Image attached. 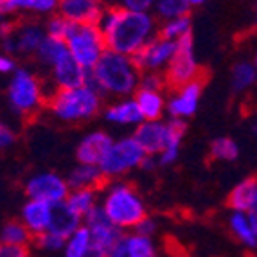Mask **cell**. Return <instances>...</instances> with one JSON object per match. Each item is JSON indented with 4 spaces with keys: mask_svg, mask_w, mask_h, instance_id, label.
<instances>
[{
    "mask_svg": "<svg viewBox=\"0 0 257 257\" xmlns=\"http://www.w3.org/2000/svg\"><path fill=\"white\" fill-rule=\"evenodd\" d=\"M61 0H6L0 2V9L4 17L11 15H40L49 17L56 15L60 9Z\"/></svg>",
    "mask_w": 257,
    "mask_h": 257,
    "instance_id": "obj_20",
    "label": "cell"
},
{
    "mask_svg": "<svg viewBox=\"0 0 257 257\" xmlns=\"http://www.w3.org/2000/svg\"><path fill=\"white\" fill-rule=\"evenodd\" d=\"M47 106L54 119L67 124H77L94 119L97 113H101L103 95L90 83H86L76 88L56 90L54 94L49 95Z\"/></svg>",
    "mask_w": 257,
    "mask_h": 257,
    "instance_id": "obj_4",
    "label": "cell"
},
{
    "mask_svg": "<svg viewBox=\"0 0 257 257\" xmlns=\"http://www.w3.org/2000/svg\"><path fill=\"white\" fill-rule=\"evenodd\" d=\"M45 38H47L45 27L26 22L15 27L8 36H2V51L9 56H36Z\"/></svg>",
    "mask_w": 257,
    "mask_h": 257,
    "instance_id": "obj_10",
    "label": "cell"
},
{
    "mask_svg": "<svg viewBox=\"0 0 257 257\" xmlns=\"http://www.w3.org/2000/svg\"><path fill=\"white\" fill-rule=\"evenodd\" d=\"M104 119L110 124L115 126H133L137 128L141 122H144V117L141 113L135 97H124L117 99L115 103H111L110 106H106L104 110Z\"/></svg>",
    "mask_w": 257,
    "mask_h": 257,
    "instance_id": "obj_19",
    "label": "cell"
},
{
    "mask_svg": "<svg viewBox=\"0 0 257 257\" xmlns=\"http://www.w3.org/2000/svg\"><path fill=\"white\" fill-rule=\"evenodd\" d=\"M106 257H130L128 255V250H126V243L124 239L120 241L117 246H113V248L110 250V252H106Z\"/></svg>",
    "mask_w": 257,
    "mask_h": 257,
    "instance_id": "obj_44",
    "label": "cell"
},
{
    "mask_svg": "<svg viewBox=\"0 0 257 257\" xmlns=\"http://www.w3.org/2000/svg\"><path fill=\"white\" fill-rule=\"evenodd\" d=\"M250 132H252V135H255L257 137V117L250 122Z\"/></svg>",
    "mask_w": 257,
    "mask_h": 257,
    "instance_id": "obj_48",
    "label": "cell"
},
{
    "mask_svg": "<svg viewBox=\"0 0 257 257\" xmlns=\"http://www.w3.org/2000/svg\"><path fill=\"white\" fill-rule=\"evenodd\" d=\"M27 200H38L49 205L67 202L70 194V185L67 178L54 171H40L31 175L24 185Z\"/></svg>",
    "mask_w": 257,
    "mask_h": 257,
    "instance_id": "obj_8",
    "label": "cell"
},
{
    "mask_svg": "<svg viewBox=\"0 0 257 257\" xmlns=\"http://www.w3.org/2000/svg\"><path fill=\"white\" fill-rule=\"evenodd\" d=\"M209 0H189V4H191V8H196V6H203L207 4Z\"/></svg>",
    "mask_w": 257,
    "mask_h": 257,
    "instance_id": "obj_47",
    "label": "cell"
},
{
    "mask_svg": "<svg viewBox=\"0 0 257 257\" xmlns=\"http://www.w3.org/2000/svg\"><path fill=\"white\" fill-rule=\"evenodd\" d=\"M230 81L234 92H246L250 90L257 81V70L253 61H237L234 67H232L230 74Z\"/></svg>",
    "mask_w": 257,
    "mask_h": 257,
    "instance_id": "obj_30",
    "label": "cell"
},
{
    "mask_svg": "<svg viewBox=\"0 0 257 257\" xmlns=\"http://www.w3.org/2000/svg\"><path fill=\"white\" fill-rule=\"evenodd\" d=\"M209 153L218 162H234L239 157V146L230 137H218L210 142Z\"/></svg>",
    "mask_w": 257,
    "mask_h": 257,
    "instance_id": "obj_34",
    "label": "cell"
},
{
    "mask_svg": "<svg viewBox=\"0 0 257 257\" xmlns=\"http://www.w3.org/2000/svg\"><path fill=\"white\" fill-rule=\"evenodd\" d=\"M257 178H244L239 184L234 185V189L228 194V207L232 210H244L248 212L252 205V198L255 193Z\"/></svg>",
    "mask_w": 257,
    "mask_h": 257,
    "instance_id": "obj_28",
    "label": "cell"
},
{
    "mask_svg": "<svg viewBox=\"0 0 257 257\" xmlns=\"http://www.w3.org/2000/svg\"><path fill=\"white\" fill-rule=\"evenodd\" d=\"M113 139L110 133L103 130H95L83 135V139L77 142L76 148V159L77 164H92V166H101L103 159L110 151Z\"/></svg>",
    "mask_w": 257,
    "mask_h": 257,
    "instance_id": "obj_15",
    "label": "cell"
},
{
    "mask_svg": "<svg viewBox=\"0 0 257 257\" xmlns=\"http://www.w3.org/2000/svg\"><path fill=\"white\" fill-rule=\"evenodd\" d=\"M97 26L103 31L108 51L130 58L141 52V49L160 33V27L151 13L128 11L120 6L106 8Z\"/></svg>",
    "mask_w": 257,
    "mask_h": 257,
    "instance_id": "obj_1",
    "label": "cell"
},
{
    "mask_svg": "<svg viewBox=\"0 0 257 257\" xmlns=\"http://www.w3.org/2000/svg\"><path fill=\"white\" fill-rule=\"evenodd\" d=\"M85 257H106V252H103V250H99L97 246H92L90 252L86 253Z\"/></svg>",
    "mask_w": 257,
    "mask_h": 257,
    "instance_id": "obj_45",
    "label": "cell"
},
{
    "mask_svg": "<svg viewBox=\"0 0 257 257\" xmlns=\"http://www.w3.org/2000/svg\"><path fill=\"white\" fill-rule=\"evenodd\" d=\"M176 52V42L164 38V36H155L148 45L141 49V52L133 56L141 72H164L173 61Z\"/></svg>",
    "mask_w": 257,
    "mask_h": 257,
    "instance_id": "obj_11",
    "label": "cell"
},
{
    "mask_svg": "<svg viewBox=\"0 0 257 257\" xmlns=\"http://www.w3.org/2000/svg\"><path fill=\"white\" fill-rule=\"evenodd\" d=\"M255 17H257V8H255Z\"/></svg>",
    "mask_w": 257,
    "mask_h": 257,
    "instance_id": "obj_50",
    "label": "cell"
},
{
    "mask_svg": "<svg viewBox=\"0 0 257 257\" xmlns=\"http://www.w3.org/2000/svg\"><path fill=\"white\" fill-rule=\"evenodd\" d=\"M141 70L133 58L106 51L90 70V85L99 94L117 99L133 97L141 85Z\"/></svg>",
    "mask_w": 257,
    "mask_h": 257,
    "instance_id": "obj_2",
    "label": "cell"
},
{
    "mask_svg": "<svg viewBox=\"0 0 257 257\" xmlns=\"http://www.w3.org/2000/svg\"><path fill=\"white\" fill-rule=\"evenodd\" d=\"M248 212H252V214L257 216V185H255V193H253V198H252V205H250V210Z\"/></svg>",
    "mask_w": 257,
    "mask_h": 257,
    "instance_id": "obj_46",
    "label": "cell"
},
{
    "mask_svg": "<svg viewBox=\"0 0 257 257\" xmlns=\"http://www.w3.org/2000/svg\"><path fill=\"white\" fill-rule=\"evenodd\" d=\"M191 31H193V22L189 15L184 17H176L169 18V20H164V24L160 26V36L171 40V42H180L184 38L191 36Z\"/></svg>",
    "mask_w": 257,
    "mask_h": 257,
    "instance_id": "obj_32",
    "label": "cell"
},
{
    "mask_svg": "<svg viewBox=\"0 0 257 257\" xmlns=\"http://www.w3.org/2000/svg\"><path fill=\"white\" fill-rule=\"evenodd\" d=\"M148 159L146 151L142 150L141 144L135 141L133 135L130 137H120L113 141L110 151L101 162V171L110 180H119L120 176L128 175L142 167L144 160Z\"/></svg>",
    "mask_w": 257,
    "mask_h": 257,
    "instance_id": "obj_6",
    "label": "cell"
},
{
    "mask_svg": "<svg viewBox=\"0 0 257 257\" xmlns=\"http://www.w3.org/2000/svg\"><path fill=\"white\" fill-rule=\"evenodd\" d=\"M72 29H74L72 22H70L69 18L61 17L60 13L52 15L47 20V24H45V33H47V36L56 38V40H63V42H67V38L70 36Z\"/></svg>",
    "mask_w": 257,
    "mask_h": 257,
    "instance_id": "obj_36",
    "label": "cell"
},
{
    "mask_svg": "<svg viewBox=\"0 0 257 257\" xmlns=\"http://www.w3.org/2000/svg\"><path fill=\"white\" fill-rule=\"evenodd\" d=\"M124 243L130 257H159L153 237L132 232V234H126L124 236Z\"/></svg>",
    "mask_w": 257,
    "mask_h": 257,
    "instance_id": "obj_33",
    "label": "cell"
},
{
    "mask_svg": "<svg viewBox=\"0 0 257 257\" xmlns=\"http://www.w3.org/2000/svg\"><path fill=\"white\" fill-rule=\"evenodd\" d=\"M133 232L142 234V236L153 237L155 234H157V221H155L153 218H150V216H146V218L142 219L137 227H135V230H133Z\"/></svg>",
    "mask_w": 257,
    "mask_h": 257,
    "instance_id": "obj_42",
    "label": "cell"
},
{
    "mask_svg": "<svg viewBox=\"0 0 257 257\" xmlns=\"http://www.w3.org/2000/svg\"><path fill=\"white\" fill-rule=\"evenodd\" d=\"M0 241H2V244L29 246L35 241V236L20 219H11V221H6L0 228Z\"/></svg>",
    "mask_w": 257,
    "mask_h": 257,
    "instance_id": "obj_27",
    "label": "cell"
},
{
    "mask_svg": "<svg viewBox=\"0 0 257 257\" xmlns=\"http://www.w3.org/2000/svg\"><path fill=\"white\" fill-rule=\"evenodd\" d=\"M15 142H17V132H15L13 126L4 122V124L0 126V148L8 150V148L15 146Z\"/></svg>",
    "mask_w": 257,
    "mask_h": 257,
    "instance_id": "obj_40",
    "label": "cell"
},
{
    "mask_svg": "<svg viewBox=\"0 0 257 257\" xmlns=\"http://www.w3.org/2000/svg\"><path fill=\"white\" fill-rule=\"evenodd\" d=\"M133 97L141 108L144 120H160L164 113H167V97L164 95V92L139 88Z\"/></svg>",
    "mask_w": 257,
    "mask_h": 257,
    "instance_id": "obj_23",
    "label": "cell"
},
{
    "mask_svg": "<svg viewBox=\"0 0 257 257\" xmlns=\"http://www.w3.org/2000/svg\"><path fill=\"white\" fill-rule=\"evenodd\" d=\"M99 203L120 230H135L139 223L146 218V203L132 184L122 180H111L104 185Z\"/></svg>",
    "mask_w": 257,
    "mask_h": 257,
    "instance_id": "obj_3",
    "label": "cell"
},
{
    "mask_svg": "<svg viewBox=\"0 0 257 257\" xmlns=\"http://www.w3.org/2000/svg\"><path fill=\"white\" fill-rule=\"evenodd\" d=\"M104 11L106 8L103 0H61L58 9V13L69 18L74 26H86V24L97 26Z\"/></svg>",
    "mask_w": 257,
    "mask_h": 257,
    "instance_id": "obj_16",
    "label": "cell"
},
{
    "mask_svg": "<svg viewBox=\"0 0 257 257\" xmlns=\"http://www.w3.org/2000/svg\"><path fill=\"white\" fill-rule=\"evenodd\" d=\"M83 225L90 230L94 246H97V248L103 250V252H110V250L113 248V246H117L126 236L124 230L117 228L115 225L110 221V218H108L106 212L103 210L101 203L83 218Z\"/></svg>",
    "mask_w": 257,
    "mask_h": 257,
    "instance_id": "obj_12",
    "label": "cell"
},
{
    "mask_svg": "<svg viewBox=\"0 0 257 257\" xmlns=\"http://www.w3.org/2000/svg\"><path fill=\"white\" fill-rule=\"evenodd\" d=\"M155 6H157V0H120V8L137 11V13H150Z\"/></svg>",
    "mask_w": 257,
    "mask_h": 257,
    "instance_id": "obj_39",
    "label": "cell"
},
{
    "mask_svg": "<svg viewBox=\"0 0 257 257\" xmlns=\"http://www.w3.org/2000/svg\"><path fill=\"white\" fill-rule=\"evenodd\" d=\"M18 70V65H17V60H15V56H9V54H4L0 56V72L4 74V76H11Z\"/></svg>",
    "mask_w": 257,
    "mask_h": 257,
    "instance_id": "obj_43",
    "label": "cell"
},
{
    "mask_svg": "<svg viewBox=\"0 0 257 257\" xmlns=\"http://www.w3.org/2000/svg\"><path fill=\"white\" fill-rule=\"evenodd\" d=\"M0 257H29V246L0 244Z\"/></svg>",
    "mask_w": 257,
    "mask_h": 257,
    "instance_id": "obj_41",
    "label": "cell"
},
{
    "mask_svg": "<svg viewBox=\"0 0 257 257\" xmlns=\"http://www.w3.org/2000/svg\"><path fill=\"white\" fill-rule=\"evenodd\" d=\"M69 52L70 51H69V47H67V42L47 36V38L43 40L42 47L36 52V60H38L43 67L52 69V67H54L61 58H65V56L69 54Z\"/></svg>",
    "mask_w": 257,
    "mask_h": 257,
    "instance_id": "obj_29",
    "label": "cell"
},
{
    "mask_svg": "<svg viewBox=\"0 0 257 257\" xmlns=\"http://www.w3.org/2000/svg\"><path fill=\"white\" fill-rule=\"evenodd\" d=\"M167 124H169V141H167L166 150L157 157L159 166H171V164H175L176 160H178L182 139H184L185 128H187L185 120H180V119H169Z\"/></svg>",
    "mask_w": 257,
    "mask_h": 257,
    "instance_id": "obj_25",
    "label": "cell"
},
{
    "mask_svg": "<svg viewBox=\"0 0 257 257\" xmlns=\"http://www.w3.org/2000/svg\"><path fill=\"white\" fill-rule=\"evenodd\" d=\"M166 85H167V79L164 72H142L141 74V85H139V88H142V90L164 92V86Z\"/></svg>",
    "mask_w": 257,
    "mask_h": 257,
    "instance_id": "obj_38",
    "label": "cell"
},
{
    "mask_svg": "<svg viewBox=\"0 0 257 257\" xmlns=\"http://www.w3.org/2000/svg\"><path fill=\"white\" fill-rule=\"evenodd\" d=\"M135 141L146 151L148 157H159L169 141V124L167 120H144L133 132Z\"/></svg>",
    "mask_w": 257,
    "mask_h": 257,
    "instance_id": "obj_14",
    "label": "cell"
},
{
    "mask_svg": "<svg viewBox=\"0 0 257 257\" xmlns=\"http://www.w3.org/2000/svg\"><path fill=\"white\" fill-rule=\"evenodd\" d=\"M67 47L74 60L86 70L94 69L99 60L104 56V52L108 51L103 31L95 24L74 26L72 33L67 38Z\"/></svg>",
    "mask_w": 257,
    "mask_h": 257,
    "instance_id": "obj_7",
    "label": "cell"
},
{
    "mask_svg": "<svg viewBox=\"0 0 257 257\" xmlns=\"http://www.w3.org/2000/svg\"><path fill=\"white\" fill-rule=\"evenodd\" d=\"M228 228L237 241L246 248H257V216L244 210H232Z\"/></svg>",
    "mask_w": 257,
    "mask_h": 257,
    "instance_id": "obj_21",
    "label": "cell"
},
{
    "mask_svg": "<svg viewBox=\"0 0 257 257\" xmlns=\"http://www.w3.org/2000/svg\"><path fill=\"white\" fill-rule=\"evenodd\" d=\"M33 243L36 244V248L43 250V252H63L65 243H67V237L60 236V234H54V232H43L40 236L35 237Z\"/></svg>",
    "mask_w": 257,
    "mask_h": 257,
    "instance_id": "obj_37",
    "label": "cell"
},
{
    "mask_svg": "<svg viewBox=\"0 0 257 257\" xmlns=\"http://www.w3.org/2000/svg\"><path fill=\"white\" fill-rule=\"evenodd\" d=\"M94 246L92 243L90 230L83 225L81 228H77L72 236L67 237L63 248V257H85L86 253L90 252V248Z\"/></svg>",
    "mask_w": 257,
    "mask_h": 257,
    "instance_id": "obj_31",
    "label": "cell"
},
{
    "mask_svg": "<svg viewBox=\"0 0 257 257\" xmlns=\"http://www.w3.org/2000/svg\"><path fill=\"white\" fill-rule=\"evenodd\" d=\"M6 99L9 110L18 117H31L49 103V95L45 94V86L31 69L18 67L15 74H11L6 86Z\"/></svg>",
    "mask_w": 257,
    "mask_h": 257,
    "instance_id": "obj_5",
    "label": "cell"
},
{
    "mask_svg": "<svg viewBox=\"0 0 257 257\" xmlns=\"http://www.w3.org/2000/svg\"><path fill=\"white\" fill-rule=\"evenodd\" d=\"M253 65H255V70H257V52H255V56H253Z\"/></svg>",
    "mask_w": 257,
    "mask_h": 257,
    "instance_id": "obj_49",
    "label": "cell"
},
{
    "mask_svg": "<svg viewBox=\"0 0 257 257\" xmlns=\"http://www.w3.org/2000/svg\"><path fill=\"white\" fill-rule=\"evenodd\" d=\"M97 189H70V194L67 198V205L76 212L77 216L85 218L90 210L99 205Z\"/></svg>",
    "mask_w": 257,
    "mask_h": 257,
    "instance_id": "obj_26",
    "label": "cell"
},
{
    "mask_svg": "<svg viewBox=\"0 0 257 257\" xmlns=\"http://www.w3.org/2000/svg\"><path fill=\"white\" fill-rule=\"evenodd\" d=\"M106 176L103 175L101 167L92 164H77L67 176L70 189H99L103 187Z\"/></svg>",
    "mask_w": 257,
    "mask_h": 257,
    "instance_id": "obj_24",
    "label": "cell"
},
{
    "mask_svg": "<svg viewBox=\"0 0 257 257\" xmlns=\"http://www.w3.org/2000/svg\"><path fill=\"white\" fill-rule=\"evenodd\" d=\"M0 2H6V0H0Z\"/></svg>",
    "mask_w": 257,
    "mask_h": 257,
    "instance_id": "obj_51",
    "label": "cell"
},
{
    "mask_svg": "<svg viewBox=\"0 0 257 257\" xmlns=\"http://www.w3.org/2000/svg\"><path fill=\"white\" fill-rule=\"evenodd\" d=\"M83 227V218L77 216L67 202L58 203V205H52V218H51V227L49 232H54V234H60L63 237L72 236L77 228Z\"/></svg>",
    "mask_w": 257,
    "mask_h": 257,
    "instance_id": "obj_22",
    "label": "cell"
},
{
    "mask_svg": "<svg viewBox=\"0 0 257 257\" xmlns=\"http://www.w3.org/2000/svg\"><path fill=\"white\" fill-rule=\"evenodd\" d=\"M200 63H198L196 52H194L193 36L176 42V52L173 61L166 70L167 85L180 88L187 83L200 79Z\"/></svg>",
    "mask_w": 257,
    "mask_h": 257,
    "instance_id": "obj_9",
    "label": "cell"
},
{
    "mask_svg": "<svg viewBox=\"0 0 257 257\" xmlns=\"http://www.w3.org/2000/svg\"><path fill=\"white\" fill-rule=\"evenodd\" d=\"M203 92V81L202 79H194L187 85L176 88V92L167 99V113L169 119H180L187 120L193 117L198 110L200 99Z\"/></svg>",
    "mask_w": 257,
    "mask_h": 257,
    "instance_id": "obj_13",
    "label": "cell"
},
{
    "mask_svg": "<svg viewBox=\"0 0 257 257\" xmlns=\"http://www.w3.org/2000/svg\"><path fill=\"white\" fill-rule=\"evenodd\" d=\"M51 218L52 205L45 202H38V200H27L20 210V221L29 228V232L35 237L49 230Z\"/></svg>",
    "mask_w": 257,
    "mask_h": 257,
    "instance_id": "obj_18",
    "label": "cell"
},
{
    "mask_svg": "<svg viewBox=\"0 0 257 257\" xmlns=\"http://www.w3.org/2000/svg\"><path fill=\"white\" fill-rule=\"evenodd\" d=\"M189 9H191L189 0H157V6H155L157 17L162 20L189 15Z\"/></svg>",
    "mask_w": 257,
    "mask_h": 257,
    "instance_id": "obj_35",
    "label": "cell"
},
{
    "mask_svg": "<svg viewBox=\"0 0 257 257\" xmlns=\"http://www.w3.org/2000/svg\"><path fill=\"white\" fill-rule=\"evenodd\" d=\"M49 70H51V79L56 90L76 88V86H83L90 81V70H86L85 67L77 63L70 52Z\"/></svg>",
    "mask_w": 257,
    "mask_h": 257,
    "instance_id": "obj_17",
    "label": "cell"
}]
</instances>
